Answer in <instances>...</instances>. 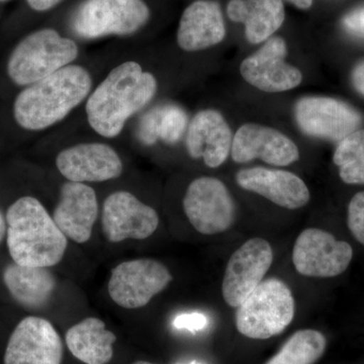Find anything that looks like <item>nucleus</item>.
I'll return each instance as SVG.
<instances>
[{"label": "nucleus", "mask_w": 364, "mask_h": 364, "mask_svg": "<svg viewBox=\"0 0 364 364\" xmlns=\"http://www.w3.org/2000/svg\"><path fill=\"white\" fill-rule=\"evenodd\" d=\"M183 208L193 227L203 235L227 231L236 215L231 193L215 177H200L191 182L184 196Z\"/></svg>", "instance_id": "8"}, {"label": "nucleus", "mask_w": 364, "mask_h": 364, "mask_svg": "<svg viewBox=\"0 0 364 364\" xmlns=\"http://www.w3.org/2000/svg\"><path fill=\"white\" fill-rule=\"evenodd\" d=\"M343 26L352 35L364 38V7L347 14L343 20Z\"/></svg>", "instance_id": "30"}, {"label": "nucleus", "mask_w": 364, "mask_h": 364, "mask_svg": "<svg viewBox=\"0 0 364 364\" xmlns=\"http://www.w3.org/2000/svg\"><path fill=\"white\" fill-rule=\"evenodd\" d=\"M231 154L237 163L259 158L274 166H287L299 157L298 147L291 139L269 127L255 124H244L237 131Z\"/></svg>", "instance_id": "16"}, {"label": "nucleus", "mask_w": 364, "mask_h": 364, "mask_svg": "<svg viewBox=\"0 0 364 364\" xmlns=\"http://www.w3.org/2000/svg\"><path fill=\"white\" fill-rule=\"evenodd\" d=\"M6 220L7 248L16 264L51 267L63 259L67 237L39 200L18 198L7 210Z\"/></svg>", "instance_id": "3"}, {"label": "nucleus", "mask_w": 364, "mask_h": 364, "mask_svg": "<svg viewBox=\"0 0 364 364\" xmlns=\"http://www.w3.org/2000/svg\"><path fill=\"white\" fill-rule=\"evenodd\" d=\"M191 364H198V363H191Z\"/></svg>", "instance_id": "37"}, {"label": "nucleus", "mask_w": 364, "mask_h": 364, "mask_svg": "<svg viewBox=\"0 0 364 364\" xmlns=\"http://www.w3.org/2000/svg\"><path fill=\"white\" fill-rule=\"evenodd\" d=\"M353 250L347 242L338 241L332 234L317 228L304 230L293 249V263L304 277L328 279L341 274L348 268Z\"/></svg>", "instance_id": "9"}, {"label": "nucleus", "mask_w": 364, "mask_h": 364, "mask_svg": "<svg viewBox=\"0 0 364 364\" xmlns=\"http://www.w3.org/2000/svg\"><path fill=\"white\" fill-rule=\"evenodd\" d=\"M287 1L291 2L294 6L301 9H310L313 4V0H287Z\"/></svg>", "instance_id": "33"}, {"label": "nucleus", "mask_w": 364, "mask_h": 364, "mask_svg": "<svg viewBox=\"0 0 364 364\" xmlns=\"http://www.w3.org/2000/svg\"><path fill=\"white\" fill-rule=\"evenodd\" d=\"M63 0H26L28 6L33 11L38 13H45V11H51L57 6H59Z\"/></svg>", "instance_id": "31"}, {"label": "nucleus", "mask_w": 364, "mask_h": 364, "mask_svg": "<svg viewBox=\"0 0 364 364\" xmlns=\"http://www.w3.org/2000/svg\"><path fill=\"white\" fill-rule=\"evenodd\" d=\"M6 220L4 219V215H2L1 210H0V243L4 239L6 233Z\"/></svg>", "instance_id": "34"}, {"label": "nucleus", "mask_w": 364, "mask_h": 364, "mask_svg": "<svg viewBox=\"0 0 364 364\" xmlns=\"http://www.w3.org/2000/svg\"><path fill=\"white\" fill-rule=\"evenodd\" d=\"M138 138L145 145H153L159 139L158 134V107L151 109L139 124Z\"/></svg>", "instance_id": "28"}, {"label": "nucleus", "mask_w": 364, "mask_h": 364, "mask_svg": "<svg viewBox=\"0 0 364 364\" xmlns=\"http://www.w3.org/2000/svg\"><path fill=\"white\" fill-rule=\"evenodd\" d=\"M63 344L54 326L39 317L21 320L9 337L4 364H61Z\"/></svg>", "instance_id": "13"}, {"label": "nucleus", "mask_w": 364, "mask_h": 364, "mask_svg": "<svg viewBox=\"0 0 364 364\" xmlns=\"http://www.w3.org/2000/svg\"><path fill=\"white\" fill-rule=\"evenodd\" d=\"M0 1H6V0H0Z\"/></svg>", "instance_id": "36"}, {"label": "nucleus", "mask_w": 364, "mask_h": 364, "mask_svg": "<svg viewBox=\"0 0 364 364\" xmlns=\"http://www.w3.org/2000/svg\"><path fill=\"white\" fill-rule=\"evenodd\" d=\"M226 36L219 4L196 0L189 4L179 21L177 43L184 51L196 52L219 44Z\"/></svg>", "instance_id": "20"}, {"label": "nucleus", "mask_w": 364, "mask_h": 364, "mask_svg": "<svg viewBox=\"0 0 364 364\" xmlns=\"http://www.w3.org/2000/svg\"><path fill=\"white\" fill-rule=\"evenodd\" d=\"M227 14L230 20L245 25L246 38L251 44L270 39L284 21L282 0H231Z\"/></svg>", "instance_id": "21"}, {"label": "nucleus", "mask_w": 364, "mask_h": 364, "mask_svg": "<svg viewBox=\"0 0 364 364\" xmlns=\"http://www.w3.org/2000/svg\"><path fill=\"white\" fill-rule=\"evenodd\" d=\"M4 282L14 301L28 309L47 305L56 287V279L48 267H23L16 262L4 269Z\"/></svg>", "instance_id": "22"}, {"label": "nucleus", "mask_w": 364, "mask_h": 364, "mask_svg": "<svg viewBox=\"0 0 364 364\" xmlns=\"http://www.w3.org/2000/svg\"><path fill=\"white\" fill-rule=\"evenodd\" d=\"M287 45L280 37L270 38L258 51L242 62L241 75L254 87L265 92H282L301 83V71L284 61Z\"/></svg>", "instance_id": "14"}, {"label": "nucleus", "mask_w": 364, "mask_h": 364, "mask_svg": "<svg viewBox=\"0 0 364 364\" xmlns=\"http://www.w3.org/2000/svg\"><path fill=\"white\" fill-rule=\"evenodd\" d=\"M133 364H155V363H148V361H136V363Z\"/></svg>", "instance_id": "35"}, {"label": "nucleus", "mask_w": 364, "mask_h": 364, "mask_svg": "<svg viewBox=\"0 0 364 364\" xmlns=\"http://www.w3.org/2000/svg\"><path fill=\"white\" fill-rule=\"evenodd\" d=\"M171 280V273L159 261H124L112 269L109 294L122 308L140 309L164 291Z\"/></svg>", "instance_id": "7"}, {"label": "nucleus", "mask_w": 364, "mask_h": 364, "mask_svg": "<svg viewBox=\"0 0 364 364\" xmlns=\"http://www.w3.org/2000/svg\"><path fill=\"white\" fill-rule=\"evenodd\" d=\"M91 86L92 79L85 67H64L21 90L14 100V119L25 130H45L80 105Z\"/></svg>", "instance_id": "2"}, {"label": "nucleus", "mask_w": 364, "mask_h": 364, "mask_svg": "<svg viewBox=\"0 0 364 364\" xmlns=\"http://www.w3.org/2000/svg\"><path fill=\"white\" fill-rule=\"evenodd\" d=\"M347 223L354 238L364 245V191L351 198Z\"/></svg>", "instance_id": "27"}, {"label": "nucleus", "mask_w": 364, "mask_h": 364, "mask_svg": "<svg viewBox=\"0 0 364 364\" xmlns=\"http://www.w3.org/2000/svg\"><path fill=\"white\" fill-rule=\"evenodd\" d=\"M296 119L306 135L341 141L358 131L363 117L350 105L331 97H304L296 105Z\"/></svg>", "instance_id": "10"}, {"label": "nucleus", "mask_w": 364, "mask_h": 364, "mask_svg": "<svg viewBox=\"0 0 364 364\" xmlns=\"http://www.w3.org/2000/svg\"><path fill=\"white\" fill-rule=\"evenodd\" d=\"M98 215L95 189L80 182L64 183L53 219L62 233L76 243L90 240Z\"/></svg>", "instance_id": "17"}, {"label": "nucleus", "mask_w": 364, "mask_h": 364, "mask_svg": "<svg viewBox=\"0 0 364 364\" xmlns=\"http://www.w3.org/2000/svg\"><path fill=\"white\" fill-rule=\"evenodd\" d=\"M151 18L145 0H83L72 16L71 28L81 39L131 36Z\"/></svg>", "instance_id": "6"}, {"label": "nucleus", "mask_w": 364, "mask_h": 364, "mask_svg": "<svg viewBox=\"0 0 364 364\" xmlns=\"http://www.w3.org/2000/svg\"><path fill=\"white\" fill-rule=\"evenodd\" d=\"M333 161L347 184H364V129L353 132L335 150Z\"/></svg>", "instance_id": "25"}, {"label": "nucleus", "mask_w": 364, "mask_h": 364, "mask_svg": "<svg viewBox=\"0 0 364 364\" xmlns=\"http://www.w3.org/2000/svg\"><path fill=\"white\" fill-rule=\"evenodd\" d=\"M188 124V116L174 105L158 107V134L164 142L173 144L181 140Z\"/></svg>", "instance_id": "26"}, {"label": "nucleus", "mask_w": 364, "mask_h": 364, "mask_svg": "<svg viewBox=\"0 0 364 364\" xmlns=\"http://www.w3.org/2000/svg\"><path fill=\"white\" fill-rule=\"evenodd\" d=\"M327 340L317 330L294 333L267 364H315L322 358Z\"/></svg>", "instance_id": "24"}, {"label": "nucleus", "mask_w": 364, "mask_h": 364, "mask_svg": "<svg viewBox=\"0 0 364 364\" xmlns=\"http://www.w3.org/2000/svg\"><path fill=\"white\" fill-rule=\"evenodd\" d=\"M173 325L177 329H188L189 331L202 330L208 325V318L202 314L193 313L181 315L176 318Z\"/></svg>", "instance_id": "29"}, {"label": "nucleus", "mask_w": 364, "mask_h": 364, "mask_svg": "<svg viewBox=\"0 0 364 364\" xmlns=\"http://www.w3.org/2000/svg\"><path fill=\"white\" fill-rule=\"evenodd\" d=\"M102 221L105 238L119 243L127 239L149 238L157 230L159 215L133 193L121 191L112 193L105 200Z\"/></svg>", "instance_id": "12"}, {"label": "nucleus", "mask_w": 364, "mask_h": 364, "mask_svg": "<svg viewBox=\"0 0 364 364\" xmlns=\"http://www.w3.org/2000/svg\"><path fill=\"white\" fill-rule=\"evenodd\" d=\"M352 85L360 95H364V61L358 64L352 71Z\"/></svg>", "instance_id": "32"}, {"label": "nucleus", "mask_w": 364, "mask_h": 364, "mask_svg": "<svg viewBox=\"0 0 364 364\" xmlns=\"http://www.w3.org/2000/svg\"><path fill=\"white\" fill-rule=\"evenodd\" d=\"M69 351L85 364H107L114 356L116 335L97 318H86L66 333Z\"/></svg>", "instance_id": "23"}, {"label": "nucleus", "mask_w": 364, "mask_h": 364, "mask_svg": "<svg viewBox=\"0 0 364 364\" xmlns=\"http://www.w3.org/2000/svg\"><path fill=\"white\" fill-rule=\"evenodd\" d=\"M57 168L67 181L102 182L123 173V162L111 146L104 143H83L61 151Z\"/></svg>", "instance_id": "15"}, {"label": "nucleus", "mask_w": 364, "mask_h": 364, "mask_svg": "<svg viewBox=\"0 0 364 364\" xmlns=\"http://www.w3.org/2000/svg\"><path fill=\"white\" fill-rule=\"evenodd\" d=\"M157 80L135 61L124 62L109 72L88 97L85 111L91 128L105 138H114L127 121L149 104Z\"/></svg>", "instance_id": "1"}, {"label": "nucleus", "mask_w": 364, "mask_h": 364, "mask_svg": "<svg viewBox=\"0 0 364 364\" xmlns=\"http://www.w3.org/2000/svg\"><path fill=\"white\" fill-rule=\"evenodd\" d=\"M236 181L240 188L289 210L303 208L310 200V191L303 179L286 170L264 167L242 169L237 173Z\"/></svg>", "instance_id": "18"}, {"label": "nucleus", "mask_w": 364, "mask_h": 364, "mask_svg": "<svg viewBox=\"0 0 364 364\" xmlns=\"http://www.w3.org/2000/svg\"><path fill=\"white\" fill-rule=\"evenodd\" d=\"M294 299L279 279L262 280L238 306L236 327L251 339L265 340L280 334L293 322Z\"/></svg>", "instance_id": "5"}, {"label": "nucleus", "mask_w": 364, "mask_h": 364, "mask_svg": "<svg viewBox=\"0 0 364 364\" xmlns=\"http://www.w3.org/2000/svg\"><path fill=\"white\" fill-rule=\"evenodd\" d=\"M232 132L224 117L214 109L198 112L188 127L186 148L191 157L203 158L210 168L226 161L232 149Z\"/></svg>", "instance_id": "19"}, {"label": "nucleus", "mask_w": 364, "mask_h": 364, "mask_svg": "<svg viewBox=\"0 0 364 364\" xmlns=\"http://www.w3.org/2000/svg\"><path fill=\"white\" fill-rule=\"evenodd\" d=\"M79 54L78 46L55 28L31 33L11 52L7 73L14 83L28 86L68 66Z\"/></svg>", "instance_id": "4"}, {"label": "nucleus", "mask_w": 364, "mask_h": 364, "mask_svg": "<svg viewBox=\"0 0 364 364\" xmlns=\"http://www.w3.org/2000/svg\"><path fill=\"white\" fill-rule=\"evenodd\" d=\"M272 262L273 250L264 239H250L237 249L223 280V296L228 305L238 308L262 282Z\"/></svg>", "instance_id": "11"}]
</instances>
